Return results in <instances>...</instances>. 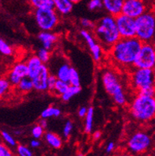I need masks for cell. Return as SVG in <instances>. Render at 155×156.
I'll return each mask as SVG.
<instances>
[{
    "label": "cell",
    "mask_w": 155,
    "mask_h": 156,
    "mask_svg": "<svg viewBox=\"0 0 155 156\" xmlns=\"http://www.w3.org/2000/svg\"><path fill=\"white\" fill-rule=\"evenodd\" d=\"M143 42L137 37L120 38L108 51L110 59L116 66L131 71L139 52Z\"/></svg>",
    "instance_id": "6da1fadb"
},
{
    "label": "cell",
    "mask_w": 155,
    "mask_h": 156,
    "mask_svg": "<svg viewBox=\"0 0 155 156\" xmlns=\"http://www.w3.org/2000/svg\"><path fill=\"white\" fill-rule=\"evenodd\" d=\"M93 33L97 41L107 51H109L110 48L121 38L118 31L116 17L110 14L103 16L98 22H96Z\"/></svg>",
    "instance_id": "7a4b0ae2"
},
{
    "label": "cell",
    "mask_w": 155,
    "mask_h": 156,
    "mask_svg": "<svg viewBox=\"0 0 155 156\" xmlns=\"http://www.w3.org/2000/svg\"><path fill=\"white\" fill-rule=\"evenodd\" d=\"M131 117L139 123H148L155 117V96L136 93L129 103Z\"/></svg>",
    "instance_id": "3957f363"
},
{
    "label": "cell",
    "mask_w": 155,
    "mask_h": 156,
    "mask_svg": "<svg viewBox=\"0 0 155 156\" xmlns=\"http://www.w3.org/2000/svg\"><path fill=\"white\" fill-rule=\"evenodd\" d=\"M101 83L104 90L118 106H124L128 104V94L123 85L120 77L116 71L106 69L101 74Z\"/></svg>",
    "instance_id": "277c9868"
},
{
    "label": "cell",
    "mask_w": 155,
    "mask_h": 156,
    "mask_svg": "<svg viewBox=\"0 0 155 156\" xmlns=\"http://www.w3.org/2000/svg\"><path fill=\"white\" fill-rule=\"evenodd\" d=\"M129 83L136 93L155 87L154 69L134 67L130 71Z\"/></svg>",
    "instance_id": "5b68a950"
},
{
    "label": "cell",
    "mask_w": 155,
    "mask_h": 156,
    "mask_svg": "<svg viewBox=\"0 0 155 156\" xmlns=\"http://www.w3.org/2000/svg\"><path fill=\"white\" fill-rule=\"evenodd\" d=\"M136 37L143 43H151L155 39V14L146 11L136 19Z\"/></svg>",
    "instance_id": "8992f818"
},
{
    "label": "cell",
    "mask_w": 155,
    "mask_h": 156,
    "mask_svg": "<svg viewBox=\"0 0 155 156\" xmlns=\"http://www.w3.org/2000/svg\"><path fill=\"white\" fill-rule=\"evenodd\" d=\"M59 14L55 9L34 10L33 18L41 31H53L59 22Z\"/></svg>",
    "instance_id": "52a82bcc"
},
{
    "label": "cell",
    "mask_w": 155,
    "mask_h": 156,
    "mask_svg": "<svg viewBox=\"0 0 155 156\" xmlns=\"http://www.w3.org/2000/svg\"><path fill=\"white\" fill-rule=\"evenodd\" d=\"M46 65L51 74L56 76L57 79L69 83L72 66L64 55L61 53H52L50 61Z\"/></svg>",
    "instance_id": "ba28073f"
},
{
    "label": "cell",
    "mask_w": 155,
    "mask_h": 156,
    "mask_svg": "<svg viewBox=\"0 0 155 156\" xmlns=\"http://www.w3.org/2000/svg\"><path fill=\"white\" fill-rule=\"evenodd\" d=\"M151 138L150 135L143 131H137L129 137L127 147L129 152L138 154L145 152L151 145Z\"/></svg>",
    "instance_id": "9c48e42d"
},
{
    "label": "cell",
    "mask_w": 155,
    "mask_h": 156,
    "mask_svg": "<svg viewBox=\"0 0 155 156\" xmlns=\"http://www.w3.org/2000/svg\"><path fill=\"white\" fill-rule=\"evenodd\" d=\"M137 68H155V48L152 43H143L135 62Z\"/></svg>",
    "instance_id": "30bf717a"
},
{
    "label": "cell",
    "mask_w": 155,
    "mask_h": 156,
    "mask_svg": "<svg viewBox=\"0 0 155 156\" xmlns=\"http://www.w3.org/2000/svg\"><path fill=\"white\" fill-rule=\"evenodd\" d=\"M79 34L82 37V38L84 40L85 42L86 43L89 50L90 51V53L92 55L93 59L96 63H100L102 60L104 52L105 50L104 49L102 46L100 45V44L97 41L93 33H92V31H90V30L82 29L79 31Z\"/></svg>",
    "instance_id": "8fae6325"
},
{
    "label": "cell",
    "mask_w": 155,
    "mask_h": 156,
    "mask_svg": "<svg viewBox=\"0 0 155 156\" xmlns=\"http://www.w3.org/2000/svg\"><path fill=\"white\" fill-rule=\"evenodd\" d=\"M118 31L121 38H132L136 37V19L124 14L116 17Z\"/></svg>",
    "instance_id": "7c38bea8"
},
{
    "label": "cell",
    "mask_w": 155,
    "mask_h": 156,
    "mask_svg": "<svg viewBox=\"0 0 155 156\" xmlns=\"http://www.w3.org/2000/svg\"><path fill=\"white\" fill-rule=\"evenodd\" d=\"M51 72H50L48 67L46 64H43L39 71L31 78L33 83L34 90L37 92L44 93L48 91V81Z\"/></svg>",
    "instance_id": "4fadbf2b"
},
{
    "label": "cell",
    "mask_w": 155,
    "mask_h": 156,
    "mask_svg": "<svg viewBox=\"0 0 155 156\" xmlns=\"http://www.w3.org/2000/svg\"><path fill=\"white\" fill-rule=\"evenodd\" d=\"M146 12V6L143 0H125L122 14L136 19Z\"/></svg>",
    "instance_id": "5bb4252c"
},
{
    "label": "cell",
    "mask_w": 155,
    "mask_h": 156,
    "mask_svg": "<svg viewBox=\"0 0 155 156\" xmlns=\"http://www.w3.org/2000/svg\"><path fill=\"white\" fill-rule=\"evenodd\" d=\"M37 39L42 47L52 51L59 41V37L52 31H41L37 35Z\"/></svg>",
    "instance_id": "9a60e30c"
},
{
    "label": "cell",
    "mask_w": 155,
    "mask_h": 156,
    "mask_svg": "<svg viewBox=\"0 0 155 156\" xmlns=\"http://www.w3.org/2000/svg\"><path fill=\"white\" fill-rule=\"evenodd\" d=\"M125 0H102L104 10L107 14L116 17L122 14Z\"/></svg>",
    "instance_id": "2e32d148"
},
{
    "label": "cell",
    "mask_w": 155,
    "mask_h": 156,
    "mask_svg": "<svg viewBox=\"0 0 155 156\" xmlns=\"http://www.w3.org/2000/svg\"><path fill=\"white\" fill-rule=\"evenodd\" d=\"M54 9L60 16H67L71 14L75 3L71 0H52Z\"/></svg>",
    "instance_id": "e0dca14e"
},
{
    "label": "cell",
    "mask_w": 155,
    "mask_h": 156,
    "mask_svg": "<svg viewBox=\"0 0 155 156\" xmlns=\"http://www.w3.org/2000/svg\"><path fill=\"white\" fill-rule=\"evenodd\" d=\"M26 62L29 68V77L30 78L33 77L44 64L36 54L30 55Z\"/></svg>",
    "instance_id": "ac0fdd59"
},
{
    "label": "cell",
    "mask_w": 155,
    "mask_h": 156,
    "mask_svg": "<svg viewBox=\"0 0 155 156\" xmlns=\"http://www.w3.org/2000/svg\"><path fill=\"white\" fill-rule=\"evenodd\" d=\"M10 71L14 74L16 76L19 77L20 79L29 77V68H28L26 62L19 61L17 62L12 66L10 69Z\"/></svg>",
    "instance_id": "d6986e66"
},
{
    "label": "cell",
    "mask_w": 155,
    "mask_h": 156,
    "mask_svg": "<svg viewBox=\"0 0 155 156\" xmlns=\"http://www.w3.org/2000/svg\"><path fill=\"white\" fill-rule=\"evenodd\" d=\"M44 140H45L48 144L53 148H60L62 147V144H63V140L60 138V136H59L55 133H51V132L46 133L44 134Z\"/></svg>",
    "instance_id": "ffe728a7"
},
{
    "label": "cell",
    "mask_w": 155,
    "mask_h": 156,
    "mask_svg": "<svg viewBox=\"0 0 155 156\" xmlns=\"http://www.w3.org/2000/svg\"><path fill=\"white\" fill-rule=\"evenodd\" d=\"M18 90V92L22 94H28L34 90L33 83L31 78L26 77L20 81L19 84L15 87Z\"/></svg>",
    "instance_id": "44dd1931"
},
{
    "label": "cell",
    "mask_w": 155,
    "mask_h": 156,
    "mask_svg": "<svg viewBox=\"0 0 155 156\" xmlns=\"http://www.w3.org/2000/svg\"><path fill=\"white\" fill-rule=\"evenodd\" d=\"M94 121V109L92 106L88 108V113L84 118V130L87 134L91 133Z\"/></svg>",
    "instance_id": "7402d4cb"
},
{
    "label": "cell",
    "mask_w": 155,
    "mask_h": 156,
    "mask_svg": "<svg viewBox=\"0 0 155 156\" xmlns=\"http://www.w3.org/2000/svg\"><path fill=\"white\" fill-rule=\"evenodd\" d=\"M61 114H62V111L59 108L54 105H50L42 111V113H41V118L47 120L52 117H59Z\"/></svg>",
    "instance_id": "603a6c76"
},
{
    "label": "cell",
    "mask_w": 155,
    "mask_h": 156,
    "mask_svg": "<svg viewBox=\"0 0 155 156\" xmlns=\"http://www.w3.org/2000/svg\"><path fill=\"white\" fill-rule=\"evenodd\" d=\"M33 10L38 9H54L52 0H28Z\"/></svg>",
    "instance_id": "cb8c5ba5"
},
{
    "label": "cell",
    "mask_w": 155,
    "mask_h": 156,
    "mask_svg": "<svg viewBox=\"0 0 155 156\" xmlns=\"http://www.w3.org/2000/svg\"><path fill=\"white\" fill-rule=\"evenodd\" d=\"M82 89H81V87H76V86H72L70 85L69 88L67 89V90L63 94L62 96L60 97V99L63 102H67L71 100L72 98H74L75 95L79 94L81 92Z\"/></svg>",
    "instance_id": "d4e9b609"
},
{
    "label": "cell",
    "mask_w": 155,
    "mask_h": 156,
    "mask_svg": "<svg viewBox=\"0 0 155 156\" xmlns=\"http://www.w3.org/2000/svg\"><path fill=\"white\" fill-rule=\"evenodd\" d=\"M69 87H70V83L68 82H65L63 81V80L58 79V81H57L56 84H55V89L53 90L52 94L60 98L67 90Z\"/></svg>",
    "instance_id": "484cf974"
},
{
    "label": "cell",
    "mask_w": 155,
    "mask_h": 156,
    "mask_svg": "<svg viewBox=\"0 0 155 156\" xmlns=\"http://www.w3.org/2000/svg\"><path fill=\"white\" fill-rule=\"evenodd\" d=\"M36 55H37L38 58L41 60L44 64H48V62L50 61V59H51L52 53H51V51H50V50L47 49L45 48L41 47L37 51Z\"/></svg>",
    "instance_id": "4316f807"
},
{
    "label": "cell",
    "mask_w": 155,
    "mask_h": 156,
    "mask_svg": "<svg viewBox=\"0 0 155 156\" xmlns=\"http://www.w3.org/2000/svg\"><path fill=\"white\" fill-rule=\"evenodd\" d=\"M0 52L4 56H11L14 54V49L12 46L2 38L0 39Z\"/></svg>",
    "instance_id": "83f0119b"
},
{
    "label": "cell",
    "mask_w": 155,
    "mask_h": 156,
    "mask_svg": "<svg viewBox=\"0 0 155 156\" xmlns=\"http://www.w3.org/2000/svg\"><path fill=\"white\" fill-rule=\"evenodd\" d=\"M11 87L12 86L10 85V82L6 79V77L1 78L0 79V96L2 98L6 94H7Z\"/></svg>",
    "instance_id": "f1b7e54d"
},
{
    "label": "cell",
    "mask_w": 155,
    "mask_h": 156,
    "mask_svg": "<svg viewBox=\"0 0 155 156\" xmlns=\"http://www.w3.org/2000/svg\"><path fill=\"white\" fill-rule=\"evenodd\" d=\"M1 136H2V140L5 143V144L7 145L8 147L17 146V142H16L15 139L13 137V136L10 133H9L6 131L3 130L1 132Z\"/></svg>",
    "instance_id": "f546056e"
},
{
    "label": "cell",
    "mask_w": 155,
    "mask_h": 156,
    "mask_svg": "<svg viewBox=\"0 0 155 156\" xmlns=\"http://www.w3.org/2000/svg\"><path fill=\"white\" fill-rule=\"evenodd\" d=\"M69 83L70 85L76 86V87H81V79L79 74L75 67L71 68L70 79H69Z\"/></svg>",
    "instance_id": "4dcf8cb0"
},
{
    "label": "cell",
    "mask_w": 155,
    "mask_h": 156,
    "mask_svg": "<svg viewBox=\"0 0 155 156\" xmlns=\"http://www.w3.org/2000/svg\"><path fill=\"white\" fill-rule=\"evenodd\" d=\"M87 7L90 11H98L104 9L102 0H89Z\"/></svg>",
    "instance_id": "1f68e13d"
},
{
    "label": "cell",
    "mask_w": 155,
    "mask_h": 156,
    "mask_svg": "<svg viewBox=\"0 0 155 156\" xmlns=\"http://www.w3.org/2000/svg\"><path fill=\"white\" fill-rule=\"evenodd\" d=\"M79 24L80 26L84 30H90V31H93L95 26H96V22H93L92 20L86 18H83L79 20Z\"/></svg>",
    "instance_id": "d6a6232c"
},
{
    "label": "cell",
    "mask_w": 155,
    "mask_h": 156,
    "mask_svg": "<svg viewBox=\"0 0 155 156\" xmlns=\"http://www.w3.org/2000/svg\"><path fill=\"white\" fill-rule=\"evenodd\" d=\"M31 133L33 138L41 139L44 135V128H43L40 124H37L33 127Z\"/></svg>",
    "instance_id": "836d02e7"
},
{
    "label": "cell",
    "mask_w": 155,
    "mask_h": 156,
    "mask_svg": "<svg viewBox=\"0 0 155 156\" xmlns=\"http://www.w3.org/2000/svg\"><path fill=\"white\" fill-rule=\"evenodd\" d=\"M73 129H74V124L70 120H67L64 124V126H63V135L64 138H68L71 134V132H72Z\"/></svg>",
    "instance_id": "e575fe53"
},
{
    "label": "cell",
    "mask_w": 155,
    "mask_h": 156,
    "mask_svg": "<svg viewBox=\"0 0 155 156\" xmlns=\"http://www.w3.org/2000/svg\"><path fill=\"white\" fill-rule=\"evenodd\" d=\"M17 153L18 156H33V152L28 147L23 144L17 146Z\"/></svg>",
    "instance_id": "d590c367"
},
{
    "label": "cell",
    "mask_w": 155,
    "mask_h": 156,
    "mask_svg": "<svg viewBox=\"0 0 155 156\" xmlns=\"http://www.w3.org/2000/svg\"><path fill=\"white\" fill-rule=\"evenodd\" d=\"M6 77V79L9 80V82H10V85L12 86V87H14V88H15L18 84H19L20 81L22 79H20V78L18 77V76H16L14 74H13L11 71H10L7 72Z\"/></svg>",
    "instance_id": "8d00e7d4"
},
{
    "label": "cell",
    "mask_w": 155,
    "mask_h": 156,
    "mask_svg": "<svg viewBox=\"0 0 155 156\" xmlns=\"http://www.w3.org/2000/svg\"><path fill=\"white\" fill-rule=\"evenodd\" d=\"M57 81H58V79L56 78V76L51 74L49 78H48V92H50L51 94H52L53 90L55 89Z\"/></svg>",
    "instance_id": "74e56055"
},
{
    "label": "cell",
    "mask_w": 155,
    "mask_h": 156,
    "mask_svg": "<svg viewBox=\"0 0 155 156\" xmlns=\"http://www.w3.org/2000/svg\"><path fill=\"white\" fill-rule=\"evenodd\" d=\"M0 156H14L9 147L5 144H0Z\"/></svg>",
    "instance_id": "f35d334b"
},
{
    "label": "cell",
    "mask_w": 155,
    "mask_h": 156,
    "mask_svg": "<svg viewBox=\"0 0 155 156\" xmlns=\"http://www.w3.org/2000/svg\"><path fill=\"white\" fill-rule=\"evenodd\" d=\"M87 113H88V108L86 106H81L78 110V116L80 118L84 119L86 116Z\"/></svg>",
    "instance_id": "ab89813d"
},
{
    "label": "cell",
    "mask_w": 155,
    "mask_h": 156,
    "mask_svg": "<svg viewBox=\"0 0 155 156\" xmlns=\"http://www.w3.org/2000/svg\"><path fill=\"white\" fill-rule=\"evenodd\" d=\"M30 147H33V148H37V147H39L41 146V142H40L39 139L33 138L31 141H30Z\"/></svg>",
    "instance_id": "60d3db41"
},
{
    "label": "cell",
    "mask_w": 155,
    "mask_h": 156,
    "mask_svg": "<svg viewBox=\"0 0 155 156\" xmlns=\"http://www.w3.org/2000/svg\"><path fill=\"white\" fill-rule=\"evenodd\" d=\"M114 149H115V144L113 142H109L108 144V145L106 146V152L111 153L112 151H113Z\"/></svg>",
    "instance_id": "b9f144b4"
},
{
    "label": "cell",
    "mask_w": 155,
    "mask_h": 156,
    "mask_svg": "<svg viewBox=\"0 0 155 156\" xmlns=\"http://www.w3.org/2000/svg\"><path fill=\"white\" fill-rule=\"evenodd\" d=\"M100 136H101V133H100V131H96L93 134V139L94 140H99V139L100 138Z\"/></svg>",
    "instance_id": "7bdbcfd3"
},
{
    "label": "cell",
    "mask_w": 155,
    "mask_h": 156,
    "mask_svg": "<svg viewBox=\"0 0 155 156\" xmlns=\"http://www.w3.org/2000/svg\"><path fill=\"white\" fill-rule=\"evenodd\" d=\"M39 124H40V125H41V126L43 127V128H44V129H45L46 127L48 126L47 120H46V119H42V118H41V120L40 121Z\"/></svg>",
    "instance_id": "ee69618b"
},
{
    "label": "cell",
    "mask_w": 155,
    "mask_h": 156,
    "mask_svg": "<svg viewBox=\"0 0 155 156\" xmlns=\"http://www.w3.org/2000/svg\"><path fill=\"white\" fill-rule=\"evenodd\" d=\"M114 156H131L127 152H120V153H117Z\"/></svg>",
    "instance_id": "f6af8a7d"
},
{
    "label": "cell",
    "mask_w": 155,
    "mask_h": 156,
    "mask_svg": "<svg viewBox=\"0 0 155 156\" xmlns=\"http://www.w3.org/2000/svg\"><path fill=\"white\" fill-rule=\"evenodd\" d=\"M71 1H72V2H74L75 4H76V3H79V2H80L81 1H83V0H71Z\"/></svg>",
    "instance_id": "bcb514c9"
},
{
    "label": "cell",
    "mask_w": 155,
    "mask_h": 156,
    "mask_svg": "<svg viewBox=\"0 0 155 156\" xmlns=\"http://www.w3.org/2000/svg\"><path fill=\"white\" fill-rule=\"evenodd\" d=\"M14 133H15L16 135H18H18L21 134V132H19V131H16V132Z\"/></svg>",
    "instance_id": "7dc6e473"
},
{
    "label": "cell",
    "mask_w": 155,
    "mask_h": 156,
    "mask_svg": "<svg viewBox=\"0 0 155 156\" xmlns=\"http://www.w3.org/2000/svg\"><path fill=\"white\" fill-rule=\"evenodd\" d=\"M151 43H152V44H153V47H154V48H155V39L153 40V41L151 42Z\"/></svg>",
    "instance_id": "c3c4849f"
},
{
    "label": "cell",
    "mask_w": 155,
    "mask_h": 156,
    "mask_svg": "<svg viewBox=\"0 0 155 156\" xmlns=\"http://www.w3.org/2000/svg\"><path fill=\"white\" fill-rule=\"evenodd\" d=\"M77 156H83V154H77Z\"/></svg>",
    "instance_id": "681fc988"
},
{
    "label": "cell",
    "mask_w": 155,
    "mask_h": 156,
    "mask_svg": "<svg viewBox=\"0 0 155 156\" xmlns=\"http://www.w3.org/2000/svg\"><path fill=\"white\" fill-rule=\"evenodd\" d=\"M154 71H155V68H154Z\"/></svg>",
    "instance_id": "f907efd6"
},
{
    "label": "cell",
    "mask_w": 155,
    "mask_h": 156,
    "mask_svg": "<svg viewBox=\"0 0 155 156\" xmlns=\"http://www.w3.org/2000/svg\"><path fill=\"white\" fill-rule=\"evenodd\" d=\"M154 120H155V117H154Z\"/></svg>",
    "instance_id": "816d5d0a"
}]
</instances>
